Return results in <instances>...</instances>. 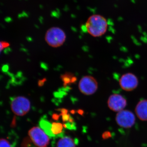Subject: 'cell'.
<instances>
[{"mask_svg":"<svg viewBox=\"0 0 147 147\" xmlns=\"http://www.w3.org/2000/svg\"><path fill=\"white\" fill-rule=\"evenodd\" d=\"M62 130V125L60 123H53V134L55 136V134L60 133Z\"/></svg>","mask_w":147,"mask_h":147,"instance_id":"cell-12","label":"cell"},{"mask_svg":"<svg viewBox=\"0 0 147 147\" xmlns=\"http://www.w3.org/2000/svg\"><path fill=\"white\" fill-rule=\"evenodd\" d=\"M45 38L48 45L57 48L63 45L65 42L66 36L62 29L59 27H53L47 30Z\"/></svg>","mask_w":147,"mask_h":147,"instance_id":"cell-2","label":"cell"},{"mask_svg":"<svg viewBox=\"0 0 147 147\" xmlns=\"http://www.w3.org/2000/svg\"><path fill=\"white\" fill-rule=\"evenodd\" d=\"M121 88L127 92L134 90L137 88L139 81L137 76L132 73H127L123 74L119 80Z\"/></svg>","mask_w":147,"mask_h":147,"instance_id":"cell-7","label":"cell"},{"mask_svg":"<svg viewBox=\"0 0 147 147\" xmlns=\"http://www.w3.org/2000/svg\"><path fill=\"white\" fill-rule=\"evenodd\" d=\"M98 84L93 76H83L79 82V89L82 93L85 95H91L97 90Z\"/></svg>","mask_w":147,"mask_h":147,"instance_id":"cell-4","label":"cell"},{"mask_svg":"<svg viewBox=\"0 0 147 147\" xmlns=\"http://www.w3.org/2000/svg\"><path fill=\"white\" fill-rule=\"evenodd\" d=\"M127 105L126 99L121 95L114 94L111 95L108 98V107L114 112L118 113L123 110Z\"/></svg>","mask_w":147,"mask_h":147,"instance_id":"cell-8","label":"cell"},{"mask_svg":"<svg viewBox=\"0 0 147 147\" xmlns=\"http://www.w3.org/2000/svg\"><path fill=\"white\" fill-rule=\"evenodd\" d=\"M135 113L141 120L147 121V99H143L137 103Z\"/></svg>","mask_w":147,"mask_h":147,"instance_id":"cell-9","label":"cell"},{"mask_svg":"<svg viewBox=\"0 0 147 147\" xmlns=\"http://www.w3.org/2000/svg\"><path fill=\"white\" fill-rule=\"evenodd\" d=\"M10 45V44L8 42L4 41H1L0 42V51L1 53L3 49H5L7 47H8Z\"/></svg>","mask_w":147,"mask_h":147,"instance_id":"cell-14","label":"cell"},{"mask_svg":"<svg viewBox=\"0 0 147 147\" xmlns=\"http://www.w3.org/2000/svg\"><path fill=\"white\" fill-rule=\"evenodd\" d=\"M28 134L34 144L38 147H47L50 139L45 131L39 127H34L29 131Z\"/></svg>","mask_w":147,"mask_h":147,"instance_id":"cell-5","label":"cell"},{"mask_svg":"<svg viewBox=\"0 0 147 147\" xmlns=\"http://www.w3.org/2000/svg\"><path fill=\"white\" fill-rule=\"evenodd\" d=\"M116 121L119 125L123 128H130L133 126L136 121L135 116L131 111L123 110L117 114Z\"/></svg>","mask_w":147,"mask_h":147,"instance_id":"cell-6","label":"cell"},{"mask_svg":"<svg viewBox=\"0 0 147 147\" xmlns=\"http://www.w3.org/2000/svg\"><path fill=\"white\" fill-rule=\"evenodd\" d=\"M76 144L72 138L69 137H62L58 141L57 147H75Z\"/></svg>","mask_w":147,"mask_h":147,"instance_id":"cell-11","label":"cell"},{"mask_svg":"<svg viewBox=\"0 0 147 147\" xmlns=\"http://www.w3.org/2000/svg\"><path fill=\"white\" fill-rule=\"evenodd\" d=\"M0 146L1 147H11L8 141L4 139H1Z\"/></svg>","mask_w":147,"mask_h":147,"instance_id":"cell-13","label":"cell"},{"mask_svg":"<svg viewBox=\"0 0 147 147\" xmlns=\"http://www.w3.org/2000/svg\"><path fill=\"white\" fill-rule=\"evenodd\" d=\"M39 125L41 128L48 136L55 137L53 131V124L44 119H42L40 121Z\"/></svg>","mask_w":147,"mask_h":147,"instance_id":"cell-10","label":"cell"},{"mask_svg":"<svg viewBox=\"0 0 147 147\" xmlns=\"http://www.w3.org/2000/svg\"><path fill=\"white\" fill-rule=\"evenodd\" d=\"M85 28L90 34L98 37L102 36L107 32L108 22L103 16L99 14H94L87 20Z\"/></svg>","mask_w":147,"mask_h":147,"instance_id":"cell-1","label":"cell"},{"mask_svg":"<svg viewBox=\"0 0 147 147\" xmlns=\"http://www.w3.org/2000/svg\"><path fill=\"white\" fill-rule=\"evenodd\" d=\"M31 108L30 100L24 96L14 98L11 102L12 112L18 116H23L28 113Z\"/></svg>","mask_w":147,"mask_h":147,"instance_id":"cell-3","label":"cell"}]
</instances>
